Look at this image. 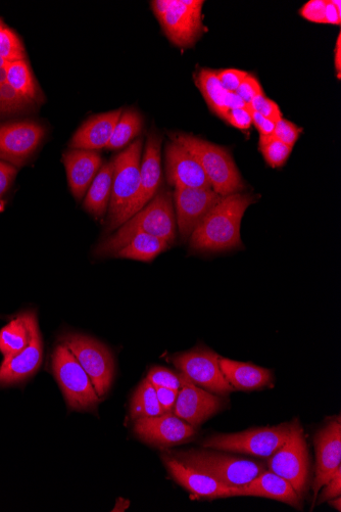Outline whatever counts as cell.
<instances>
[{"label":"cell","instance_id":"26","mask_svg":"<svg viewBox=\"0 0 341 512\" xmlns=\"http://www.w3.org/2000/svg\"><path fill=\"white\" fill-rule=\"evenodd\" d=\"M114 169V160L102 166L87 191L83 207L95 218H102L109 209L112 197Z\"/></svg>","mask_w":341,"mask_h":512},{"label":"cell","instance_id":"7","mask_svg":"<svg viewBox=\"0 0 341 512\" xmlns=\"http://www.w3.org/2000/svg\"><path fill=\"white\" fill-rule=\"evenodd\" d=\"M269 469L286 480L302 498L308 488L310 461L304 430L298 422L292 423L285 443L268 460Z\"/></svg>","mask_w":341,"mask_h":512},{"label":"cell","instance_id":"5","mask_svg":"<svg viewBox=\"0 0 341 512\" xmlns=\"http://www.w3.org/2000/svg\"><path fill=\"white\" fill-rule=\"evenodd\" d=\"M170 453L186 467L230 487L245 486L266 471L263 463L216 451L189 450Z\"/></svg>","mask_w":341,"mask_h":512},{"label":"cell","instance_id":"25","mask_svg":"<svg viewBox=\"0 0 341 512\" xmlns=\"http://www.w3.org/2000/svg\"><path fill=\"white\" fill-rule=\"evenodd\" d=\"M37 324V318L33 312L22 313L10 321L0 331V352L4 357L13 356L24 350L28 346Z\"/></svg>","mask_w":341,"mask_h":512},{"label":"cell","instance_id":"12","mask_svg":"<svg viewBox=\"0 0 341 512\" xmlns=\"http://www.w3.org/2000/svg\"><path fill=\"white\" fill-rule=\"evenodd\" d=\"M44 128L31 121L0 125V160L23 166L40 146Z\"/></svg>","mask_w":341,"mask_h":512},{"label":"cell","instance_id":"27","mask_svg":"<svg viewBox=\"0 0 341 512\" xmlns=\"http://www.w3.org/2000/svg\"><path fill=\"white\" fill-rule=\"evenodd\" d=\"M194 80L212 112L224 119L229 111L227 102L230 92L221 85L218 71L202 69Z\"/></svg>","mask_w":341,"mask_h":512},{"label":"cell","instance_id":"28","mask_svg":"<svg viewBox=\"0 0 341 512\" xmlns=\"http://www.w3.org/2000/svg\"><path fill=\"white\" fill-rule=\"evenodd\" d=\"M167 241L148 235L134 236L114 257L151 262L170 247Z\"/></svg>","mask_w":341,"mask_h":512},{"label":"cell","instance_id":"13","mask_svg":"<svg viewBox=\"0 0 341 512\" xmlns=\"http://www.w3.org/2000/svg\"><path fill=\"white\" fill-rule=\"evenodd\" d=\"M223 197L212 189L175 188L173 200L181 238L186 241Z\"/></svg>","mask_w":341,"mask_h":512},{"label":"cell","instance_id":"20","mask_svg":"<svg viewBox=\"0 0 341 512\" xmlns=\"http://www.w3.org/2000/svg\"><path fill=\"white\" fill-rule=\"evenodd\" d=\"M163 461L173 478L192 494L211 499L233 496L232 487L186 467L170 452L163 454Z\"/></svg>","mask_w":341,"mask_h":512},{"label":"cell","instance_id":"18","mask_svg":"<svg viewBox=\"0 0 341 512\" xmlns=\"http://www.w3.org/2000/svg\"><path fill=\"white\" fill-rule=\"evenodd\" d=\"M42 357L43 344L37 324L28 346L13 356L5 357L0 366V387L20 384L32 377L39 369Z\"/></svg>","mask_w":341,"mask_h":512},{"label":"cell","instance_id":"30","mask_svg":"<svg viewBox=\"0 0 341 512\" xmlns=\"http://www.w3.org/2000/svg\"><path fill=\"white\" fill-rule=\"evenodd\" d=\"M6 75L9 85L20 97L27 103L36 101L38 96L37 86L25 61L7 63Z\"/></svg>","mask_w":341,"mask_h":512},{"label":"cell","instance_id":"24","mask_svg":"<svg viewBox=\"0 0 341 512\" xmlns=\"http://www.w3.org/2000/svg\"><path fill=\"white\" fill-rule=\"evenodd\" d=\"M220 366L227 381L237 390H258L272 382L271 370L252 363L220 358Z\"/></svg>","mask_w":341,"mask_h":512},{"label":"cell","instance_id":"16","mask_svg":"<svg viewBox=\"0 0 341 512\" xmlns=\"http://www.w3.org/2000/svg\"><path fill=\"white\" fill-rule=\"evenodd\" d=\"M316 477L313 484L315 497L341 467L340 417L328 423L315 437Z\"/></svg>","mask_w":341,"mask_h":512},{"label":"cell","instance_id":"6","mask_svg":"<svg viewBox=\"0 0 341 512\" xmlns=\"http://www.w3.org/2000/svg\"><path fill=\"white\" fill-rule=\"evenodd\" d=\"M203 0H156L153 11L170 41L190 48L201 37L204 25Z\"/></svg>","mask_w":341,"mask_h":512},{"label":"cell","instance_id":"4","mask_svg":"<svg viewBox=\"0 0 341 512\" xmlns=\"http://www.w3.org/2000/svg\"><path fill=\"white\" fill-rule=\"evenodd\" d=\"M142 147L143 142L139 138L113 159L115 169L109 206V232L133 216L140 192Z\"/></svg>","mask_w":341,"mask_h":512},{"label":"cell","instance_id":"32","mask_svg":"<svg viewBox=\"0 0 341 512\" xmlns=\"http://www.w3.org/2000/svg\"><path fill=\"white\" fill-rule=\"evenodd\" d=\"M301 16L313 23L339 26L341 3L339 0H311L300 12Z\"/></svg>","mask_w":341,"mask_h":512},{"label":"cell","instance_id":"21","mask_svg":"<svg viewBox=\"0 0 341 512\" xmlns=\"http://www.w3.org/2000/svg\"><path fill=\"white\" fill-rule=\"evenodd\" d=\"M63 162L72 195L80 201L102 168V157L96 152L71 149L64 154Z\"/></svg>","mask_w":341,"mask_h":512},{"label":"cell","instance_id":"44","mask_svg":"<svg viewBox=\"0 0 341 512\" xmlns=\"http://www.w3.org/2000/svg\"><path fill=\"white\" fill-rule=\"evenodd\" d=\"M157 397L165 413H171L175 407L179 392L167 388H156Z\"/></svg>","mask_w":341,"mask_h":512},{"label":"cell","instance_id":"31","mask_svg":"<svg viewBox=\"0 0 341 512\" xmlns=\"http://www.w3.org/2000/svg\"><path fill=\"white\" fill-rule=\"evenodd\" d=\"M142 127L143 119L137 111L127 110L123 112L106 149L118 151L126 147L141 133Z\"/></svg>","mask_w":341,"mask_h":512},{"label":"cell","instance_id":"23","mask_svg":"<svg viewBox=\"0 0 341 512\" xmlns=\"http://www.w3.org/2000/svg\"><path fill=\"white\" fill-rule=\"evenodd\" d=\"M233 496H258L275 499L301 508L302 498L291 485L271 471H264L245 486L232 487Z\"/></svg>","mask_w":341,"mask_h":512},{"label":"cell","instance_id":"36","mask_svg":"<svg viewBox=\"0 0 341 512\" xmlns=\"http://www.w3.org/2000/svg\"><path fill=\"white\" fill-rule=\"evenodd\" d=\"M28 104L8 81L0 82V113H15L24 110Z\"/></svg>","mask_w":341,"mask_h":512},{"label":"cell","instance_id":"47","mask_svg":"<svg viewBox=\"0 0 341 512\" xmlns=\"http://www.w3.org/2000/svg\"><path fill=\"white\" fill-rule=\"evenodd\" d=\"M329 503L331 506L336 507V510H341L340 496L336 497L334 500H331Z\"/></svg>","mask_w":341,"mask_h":512},{"label":"cell","instance_id":"49","mask_svg":"<svg viewBox=\"0 0 341 512\" xmlns=\"http://www.w3.org/2000/svg\"><path fill=\"white\" fill-rule=\"evenodd\" d=\"M3 28H4L3 23H2V21H0V29H3Z\"/></svg>","mask_w":341,"mask_h":512},{"label":"cell","instance_id":"3","mask_svg":"<svg viewBox=\"0 0 341 512\" xmlns=\"http://www.w3.org/2000/svg\"><path fill=\"white\" fill-rule=\"evenodd\" d=\"M170 137L200 163L218 195L226 197L245 191V181L225 149L190 134L173 133Z\"/></svg>","mask_w":341,"mask_h":512},{"label":"cell","instance_id":"1","mask_svg":"<svg viewBox=\"0 0 341 512\" xmlns=\"http://www.w3.org/2000/svg\"><path fill=\"white\" fill-rule=\"evenodd\" d=\"M256 202L249 194L223 197L190 236V249L197 252H223L241 246V219Z\"/></svg>","mask_w":341,"mask_h":512},{"label":"cell","instance_id":"9","mask_svg":"<svg viewBox=\"0 0 341 512\" xmlns=\"http://www.w3.org/2000/svg\"><path fill=\"white\" fill-rule=\"evenodd\" d=\"M53 371L71 408L92 409L100 402V397L97 396L86 371L64 344L55 350Z\"/></svg>","mask_w":341,"mask_h":512},{"label":"cell","instance_id":"48","mask_svg":"<svg viewBox=\"0 0 341 512\" xmlns=\"http://www.w3.org/2000/svg\"><path fill=\"white\" fill-rule=\"evenodd\" d=\"M6 66L7 63L2 58H0V69L5 68Z\"/></svg>","mask_w":341,"mask_h":512},{"label":"cell","instance_id":"34","mask_svg":"<svg viewBox=\"0 0 341 512\" xmlns=\"http://www.w3.org/2000/svg\"><path fill=\"white\" fill-rule=\"evenodd\" d=\"M0 58L6 63L25 61L24 45L18 35L9 28L0 29Z\"/></svg>","mask_w":341,"mask_h":512},{"label":"cell","instance_id":"14","mask_svg":"<svg viewBox=\"0 0 341 512\" xmlns=\"http://www.w3.org/2000/svg\"><path fill=\"white\" fill-rule=\"evenodd\" d=\"M134 432L145 443L158 447H171L184 443L197 431L172 413L136 420Z\"/></svg>","mask_w":341,"mask_h":512},{"label":"cell","instance_id":"8","mask_svg":"<svg viewBox=\"0 0 341 512\" xmlns=\"http://www.w3.org/2000/svg\"><path fill=\"white\" fill-rule=\"evenodd\" d=\"M62 342L86 371L97 396L104 397L111 388L115 374L111 351L101 342L79 334H68Z\"/></svg>","mask_w":341,"mask_h":512},{"label":"cell","instance_id":"33","mask_svg":"<svg viewBox=\"0 0 341 512\" xmlns=\"http://www.w3.org/2000/svg\"><path fill=\"white\" fill-rule=\"evenodd\" d=\"M291 148L271 136H260V151L266 163L272 168H281L287 162Z\"/></svg>","mask_w":341,"mask_h":512},{"label":"cell","instance_id":"29","mask_svg":"<svg viewBox=\"0 0 341 512\" xmlns=\"http://www.w3.org/2000/svg\"><path fill=\"white\" fill-rule=\"evenodd\" d=\"M165 414L161 407L156 388L148 379H145L136 390L131 406L130 415L136 421L141 417H153Z\"/></svg>","mask_w":341,"mask_h":512},{"label":"cell","instance_id":"46","mask_svg":"<svg viewBox=\"0 0 341 512\" xmlns=\"http://www.w3.org/2000/svg\"><path fill=\"white\" fill-rule=\"evenodd\" d=\"M334 66L335 70L337 72V78L340 79V70H341V35L339 33L335 45V51H334Z\"/></svg>","mask_w":341,"mask_h":512},{"label":"cell","instance_id":"10","mask_svg":"<svg viewBox=\"0 0 341 512\" xmlns=\"http://www.w3.org/2000/svg\"><path fill=\"white\" fill-rule=\"evenodd\" d=\"M220 356L206 346H199L191 351L171 357L173 364L194 385L218 395L226 396L234 388L225 378L220 366Z\"/></svg>","mask_w":341,"mask_h":512},{"label":"cell","instance_id":"39","mask_svg":"<svg viewBox=\"0 0 341 512\" xmlns=\"http://www.w3.org/2000/svg\"><path fill=\"white\" fill-rule=\"evenodd\" d=\"M235 93L249 106L264 92L259 80L255 76L249 74L245 79H243Z\"/></svg>","mask_w":341,"mask_h":512},{"label":"cell","instance_id":"45","mask_svg":"<svg viewBox=\"0 0 341 512\" xmlns=\"http://www.w3.org/2000/svg\"><path fill=\"white\" fill-rule=\"evenodd\" d=\"M249 110L252 116L253 123L260 132V136L273 135L275 123L265 118L264 116L258 114L257 112L253 111L250 107Z\"/></svg>","mask_w":341,"mask_h":512},{"label":"cell","instance_id":"19","mask_svg":"<svg viewBox=\"0 0 341 512\" xmlns=\"http://www.w3.org/2000/svg\"><path fill=\"white\" fill-rule=\"evenodd\" d=\"M162 138L153 132L146 141L140 164V192L133 215L148 205L158 194L162 182Z\"/></svg>","mask_w":341,"mask_h":512},{"label":"cell","instance_id":"17","mask_svg":"<svg viewBox=\"0 0 341 512\" xmlns=\"http://www.w3.org/2000/svg\"><path fill=\"white\" fill-rule=\"evenodd\" d=\"M165 155L167 179L174 188L212 189L200 163L184 148L171 142L166 147Z\"/></svg>","mask_w":341,"mask_h":512},{"label":"cell","instance_id":"22","mask_svg":"<svg viewBox=\"0 0 341 512\" xmlns=\"http://www.w3.org/2000/svg\"><path fill=\"white\" fill-rule=\"evenodd\" d=\"M122 113L120 109L89 119L76 131L69 147L91 152L107 148Z\"/></svg>","mask_w":341,"mask_h":512},{"label":"cell","instance_id":"37","mask_svg":"<svg viewBox=\"0 0 341 512\" xmlns=\"http://www.w3.org/2000/svg\"><path fill=\"white\" fill-rule=\"evenodd\" d=\"M304 129L282 118L275 123L273 136L281 143L294 148Z\"/></svg>","mask_w":341,"mask_h":512},{"label":"cell","instance_id":"15","mask_svg":"<svg viewBox=\"0 0 341 512\" xmlns=\"http://www.w3.org/2000/svg\"><path fill=\"white\" fill-rule=\"evenodd\" d=\"M225 404L223 398L199 388L187 379L179 391L173 410L182 421L196 428L219 412Z\"/></svg>","mask_w":341,"mask_h":512},{"label":"cell","instance_id":"35","mask_svg":"<svg viewBox=\"0 0 341 512\" xmlns=\"http://www.w3.org/2000/svg\"><path fill=\"white\" fill-rule=\"evenodd\" d=\"M148 379L155 388H167L180 391L188 379L182 372H174L165 367H153L148 375Z\"/></svg>","mask_w":341,"mask_h":512},{"label":"cell","instance_id":"2","mask_svg":"<svg viewBox=\"0 0 341 512\" xmlns=\"http://www.w3.org/2000/svg\"><path fill=\"white\" fill-rule=\"evenodd\" d=\"M172 194L159 191L142 210L121 225L113 236L94 250L99 258L114 257L134 236L148 234L173 243L176 237V215Z\"/></svg>","mask_w":341,"mask_h":512},{"label":"cell","instance_id":"43","mask_svg":"<svg viewBox=\"0 0 341 512\" xmlns=\"http://www.w3.org/2000/svg\"><path fill=\"white\" fill-rule=\"evenodd\" d=\"M319 503L326 502L333 498L340 496L341 494V467H339L333 476V478L325 485Z\"/></svg>","mask_w":341,"mask_h":512},{"label":"cell","instance_id":"41","mask_svg":"<svg viewBox=\"0 0 341 512\" xmlns=\"http://www.w3.org/2000/svg\"><path fill=\"white\" fill-rule=\"evenodd\" d=\"M224 120H226L231 126L240 130H248L253 125L249 107L229 110L225 115Z\"/></svg>","mask_w":341,"mask_h":512},{"label":"cell","instance_id":"42","mask_svg":"<svg viewBox=\"0 0 341 512\" xmlns=\"http://www.w3.org/2000/svg\"><path fill=\"white\" fill-rule=\"evenodd\" d=\"M18 170L15 166L0 161V199L10 190Z\"/></svg>","mask_w":341,"mask_h":512},{"label":"cell","instance_id":"38","mask_svg":"<svg viewBox=\"0 0 341 512\" xmlns=\"http://www.w3.org/2000/svg\"><path fill=\"white\" fill-rule=\"evenodd\" d=\"M249 107L257 112L258 114L264 116L265 118L273 121L274 123L278 122L282 119V113L280 111L279 106L272 100L268 99L264 93L258 96Z\"/></svg>","mask_w":341,"mask_h":512},{"label":"cell","instance_id":"11","mask_svg":"<svg viewBox=\"0 0 341 512\" xmlns=\"http://www.w3.org/2000/svg\"><path fill=\"white\" fill-rule=\"evenodd\" d=\"M292 424L254 429L246 432L215 435L207 439L204 448L246 453L269 458L287 440Z\"/></svg>","mask_w":341,"mask_h":512},{"label":"cell","instance_id":"40","mask_svg":"<svg viewBox=\"0 0 341 512\" xmlns=\"http://www.w3.org/2000/svg\"><path fill=\"white\" fill-rule=\"evenodd\" d=\"M249 73L237 69H225L218 71V78L223 88L229 92H236L239 85Z\"/></svg>","mask_w":341,"mask_h":512}]
</instances>
